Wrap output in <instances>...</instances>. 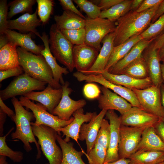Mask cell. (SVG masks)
Segmentation results:
<instances>
[{"label":"cell","mask_w":164,"mask_h":164,"mask_svg":"<svg viewBox=\"0 0 164 164\" xmlns=\"http://www.w3.org/2000/svg\"><path fill=\"white\" fill-rule=\"evenodd\" d=\"M159 5L140 12L130 11L118 19L114 32V46L135 36L141 34L146 30L151 24Z\"/></svg>","instance_id":"6da1fadb"},{"label":"cell","mask_w":164,"mask_h":164,"mask_svg":"<svg viewBox=\"0 0 164 164\" xmlns=\"http://www.w3.org/2000/svg\"><path fill=\"white\" fill-rule=\"evenodd\" d=\"M20 66L24 73L37 80L46 83L55 88H62L53 78L52 70L42 55H37L17 47Z\"/></svg>","instance_id":"7a4b0ae2"},{"label":"cell","mask_w":164,"mask_h":164,"mask_svg":"<svg viewBox=\"0 0 164 164\" xmlns=\"http://www.w3.org/2000/svg\"><path fill=\"white\" fill-rule=\"evenodd\" d=\"M11 102L15 111L14 122L16 125L15 131L11 134L12 138L20 140L23 143L24 149L27 152L32 150L30 143H34L37 151V158L38 159L41 156V151L39 144L33 133L31 125V121L35 118L33 114L25 109L15 97L12 98Z\"/></svg>","instance_id":"3957f363"},{"label":"cell","mask_w":164,"mask_h":164,"mask_svg":"<svg viewBox=\"0 0 164 164\" xmlns=\"http://www.w3.org/2000/svg\"><path fill=\"white\" fill-rule=\"evenodd\" d=\"M33 133L38 139V142L49 164H61L63 158L62 150L56 144L57 132L49 126L36 125L31 122Z\"/></svg>","instance_id":"277c9868"},{"label":"cell","mask_w":164,"mask_h":164,"mask_svg":"<svg viewBox=\"0 0 164 164\" xmlns=\"http://www.w3.org/2000/svg\"><path fill=\"white\" fill-rule=\"evenodd\" d=\"M49 38L50 50L55 58L70 72L74 68L73 45L56 26L52 24L50 28Z\"/></svg>","instance_id":"5b68a950"},{"label":"cell","mask_w":164,"mask_h":164,"mask_svg":"<svg viewBox=\"0 0 164 164\" xmlns=\"http://www.w3.org/2000/svg\"><path fill=\"white\" fill-rule=\"evenodd\" d=\"M85 20V44L100 51L101 48V43L106 36L114 32L116 23L100 17L94 19L87 17Z\"/></svg>","instance_id":"8992f818"},{"label":"cell","mask_w":164,"mask_h":164,"mask_svg":"<svg viewBox=\"0 0 164 164\" xmlns=\"http://www.w3.org/2000/svg\"><path fill=\"white\" fill-rule=\"evenodd\" d=\"M19 101L23 106L32 111L35 119V121L33 122L34 124L43 125L50 127L55 130L59 135H61L59 131V129L67 125L74 119V117H71L68 121L62 120L57 116L49 113L41 104L37 103L35 104L23 96L19 97Z\"/></svg>","instance_id":"52a82bcc"},{"label":"cell","mask_w":164,"mask_h":164,"mask_svg":"<svg viewBox=\"0 0 164 164\" xmlns=\"http://www.w3.org/2000/svg\"><path fill=\"white\" fill-rule=\"evenodd\" d=\"M47 84L24 73L16 77L6 88L0 91V98L4 101L17 95L24 96L33 91L43 90Z\"/></svg>","instance_id":"ba28073f"},{"label":"cell","mask_w":164,"mask_h":164,"mask_svg":"<svg viewBox=\"0 0 164 164\" xmlns=\"http://www.w3.org/2000/svg\"><path fill=\"white\" fill-rule=\"evenodd\" d=\"M146 128L121 125L118 147L119 159H129L136 152L143 132Z\"/></svg>","instance_id":"9c48e42d"},{"label":"cell","mask_w":164,"mask_h":164,"mask_svg":"<svg viewBox=\"0 0 164 164\" xmlns=\"http://www.w3.org/2000/svg\"><path fill=\"white\" fill-rule=\"evenodd\" d=\"M73 76L80 82L85 81L88 83L95 82L99 83L111 90L125 99L132 107L142 109L135 93L132 90L111 82L105 78L101 74H85L77 71L73 73Z\"/></svg>","instance_id":"30bf717a"},{"label":"cell","mask_w":164,"mask_h":164,"mask_svg":"<svg viewBox=\"0 0 164 164\" xmlns=\"http://www.w3.org/2000/svg\"><path fill=\"white\" fill-rule=\"evenodd\" d=\"M142 109L161 119L164 115L159 87L153 85L142 89L132 90Z\"/></svg>","instance_id":"8fae6325"},{"label":"cell","mask_w":164,"mask_h":164,"mask_svg":"<svg viewBox=\"0 0 164 164\" xmlns=\"http://www.w3.org/2000/svg\"><path fill=\"white\" fill-rule=\"evenodd\" d=\"M69 83L66 81L61 85L62 95L57 106L53 110L52 114L57 116L60 119L65 121L70 120L73 113L83 108L86 104V101L81 99L75 101L72 99L70 95L72 90L69 87Z\"/></svg>","instance_id":"7c38bea8"},{"label":"cell","mask_w":164,"mask_h":164,"mask_svg":"<svg viewBox=\"0 0 164 164\" xmlns=\"http://www.w3.org/2000/svg\"><path fill=\"white\" fill-rule=\"evenodd\" d=\"M121 125L136 127L153 126L161 119L158 116L143 109L132 107L121 116Z\"/></svg>","instance_id":"4fadbf2b"},{"label":"cell","mask_w":164,"mask_h":164,"mask_svg":"<svg viewBox=\"0 0 164 164\" xmlns=\"http://www.w3.org/2000/svg\"><path fill=\"white\" fill-rule=\"evenodd\" d=\"M105 115L109 121L111 132L109 144L104 163L112 162L119 159L118 147L121 125V116L119 117L114 110L107 111Z\"/></svg>","instance_id":"5bb4252c"},{"label":"cell","mask_w":164,"mask_h":164,"mask_svg":"<svg viewBox=\"0 0 164 164\" xmlns=\"http://www.w3.org/2000/svg\"><path fill=\"white\" fill-rule=\"evenodd\" d=\"M73 52L75 68L84 74L93 65L100 51L84 44L74 45Z\"/></svg>","instance_id":"9a60e30c"},{"label":"cell","mask_w":164,"mask_h":164,"mask_svg":"<svg viewBox=\"0 0 164 164\" xmlns=\"http://www.w3.org/2000/svg\"><path fill=\"white\" fill-rule=\"evenodd\" d=\"M100 89L102 94L97 99L98 107L101 110H115L122 115L132 107L126 100L109 89L102 86Z\"/></svg>","instance_id":"2e32d148"},{"label":"cell","mask_w":164,"mask_h":164,"mask_svg":"<svg viewBox=\"0 0 164 164\" xmlns=\"http://www.w3.org/2000/svg\"><path fill=\"white\" fill-rule=\"evenodd\" d=\"M47 86L42 91L30 92L24 96L32 101H36L42 104L47 110L52 114L61 98L63 90L61 88L57 89L47 84Z\"/></svg>","instance_id":"e0dca14e"},{"label":"cell","mask_w":164,"mask_h":164,"mask_svg":"<svg viewBox=\"0 0 164 164\" xmlns=\"http://www.w3.org/2000/svg\"><path fill=\"white\" fill-rule=\"evenodd\" d=\"M107 111L105 110H101L89 123H84L80 128L78 140L85 141L86 154H88L94 146L102 121Z\"/></svg>","instance_id":"ac0fdd59"},{"label":"cell","mask_w":164,"mask_h":164,"mask_svg":"<svg viewBox=\"0 0 164 164\" xmlns=\"http://www.w3.org/2000/svg\"><path fill=\"white\" fill-rule=\"evenodd\" d=\"M96 112H87L84 113L83 108L77 111L73 114L74 119L67 125L59 129V131L65 136L63 140L66 142H70V138L74 140L78 143V140L80 129L82 125L85 122H89L92 118L97 115Z\"/></svg>","instance_id":"d6986e66"},{"label":"cell","mask_w":164,"mask_h":164,"mask_svg":"<svg viewBox=\"0 0 164 164\" xmlns=\"http://www.w3.org/2000/svg\"><path fill=\"white\" fill-rule=\"evenodd\" d=\"M114 32L106 36L103 39L102 46L92 66L84 74H101L104 71L114 46Z\"/></svg>","instance_id":"ffe728a7"},{"label":"cell","mask_w":164,"mask_h":164,"mask_svg":"<svg viewBox=\"0 0 164 164\" xmlns=\"http://www.w3.org/2000/svg\"><path fill=\"white\" fill-rule=\"evenodd\" d=\"M37 15V8L33 14L26 13L16 19L8 20V29L17 30L22 32H32L40 38L41 36L36 28L40 26L42 22Z\"/></svg>","instance_id":"44dd1931"},{"label":"cell","mask_w":164,"mask_h":164,"mask_svg":"<svg viewBox=\"0 0 164 164\" xmlns=\"http://www.w3.org/2000/svg\"><path fill=\"white\" fill-rule=\"evenodd\" d=\"M101 74L111 82L131 90L144 89L153 85L149 77L143 79H137L124 74H113L107 70Z\"/></svg>","instance_id":"7402d4cb"},{"label":"cell","mask_w":164,"mask_h":164,"mask_svg":"<svg viewBox=\"0 0 164 164\" xmlns=\"http://www.w3.org/2000/svg\"><path fill=\"white\" fill-rule=\"evenodd\" d=\"M155 38L142 39L139 41L122 59L111 67L108 71L113 74H119L127 65L141 57L144 50Z\"/></svg>","instance_id":"603a6c76"},{"label":"cell","mask_w":164,"mask_h":164,"mask_svg":"<svg viewBox=\"0 0 164 164\" xmlns=\"http://www.w3.org/2000/svg\"><path fill=\"white\" fill-rule=\"evenodd\" d=\"M4 33L7 37L9 42L34 54L41 55V51L44 48L43 46L36 44L32 39V36L33 33L32 32L22 33L8 29Z\"/></svg>","instance_id":"cb8c5ba5"},{"label":"cell","mask_w":164,"mask_h":164,"mask_svg":"<svg viewBox=\"0 0 164 164\" xmlns=\"http://www.w3.org/2000/svg\"><path fill=\"white\" fill-rule=\"evenodd\" d=\"M40 38L44 43V49L41 51V55L44 57L50 67L55 81L62 85L65 82L63 78V75L68 74L69 71L66 67H62L57 63L56 59L50 49L48 36L45 32H43Z\"/></svg>","instance_id":"d4e9b609"},{"label":"cell","mask_w":164,"mask_h":164,"mask_svg":"<svg viewBox=\"0 0 164 164\" xmlns=\"http://www.w3.org/2000/svg\"><path fill=\"white\" fill-rule=\"evenodd\" d=\"M143 56L147 65L149 77L153 85L160 87L162 84L161 64L158 55V50L148 47Z\"/></svg>","instance_id":"484cf974"},{"label":"cell","mask_w":164,"mask_h":164,"mask_svg":"<svg viewBox=\"0 0 164 164\" xmlns=\"http://www.w3.org/2000/svg\"><path fill=\"white\" fill-rule=\"evenodd\" d=\"M138 151L164 152V143L153 126L147 127L144 130L136 151Z\"/></svg>","instance_id":"4316f807"},{"label":"cell","mask_w":164,"mask_h":164,"mask_svg":"<svg viewBox=\"0 0 164 164\" xmlns=\"http://www.w3.org/2000/svg\"><path fill=\"white\" fill-rule=\"evenodd\" d=\"M54 19L57 27L60 30L84 28L86 20L77 14L64 11L60 15H55Z\"/></svg>","instance_id":"83f0119b"},{"label":"cell","mask_w":164,"mask_h":164,"mask_svg":"<svg viewBox=\"0 0 164 164\" xmlns=\"http://www.w3.org/2000/svg\"><path fill=\"white\" fill-rule=\"evenodd\" d=\"M56 141L62 150L63 158L61 164H86L82 156L83 151H78L73 147V143L66 142L60 135L57 134Z\"/></svg>","instance_id":"f1b7e54d"},{"label":"cell","mask_w":164,"mask_h":164,"mask_svg":"<svg viewBox=\"0 0 164 164\" xmlns=\"http://www.w3.org/2000/svg\"><path fill=\"white\" fill-rule=\"evenodd\" d=\"M142 39L140 34L135 35L119 45L114 46L104 71H108L122 59L136 44Z\"/></svg>","instance_id":"f546056e"},{"label":"cell","mask_w":164,"mask_h":164,"mask_svg":"<svg viewBox=\"0 0 164 164\" xmlns=\"http://www.w3.org/2000/svg\"><path fill=\"white\" fill-rule=\"evenodd\" d=\"M17 46L9 42L0 49V71L20 66Z\"/></svg>","instance_id":"4dcf8cb0"},{"label":"cell","mask_w":164,"mask_h":164,"mask_svg":"<svg viewBox=\"0 0 164 164\" xmlns=\"http://www.w3.org/2000/svg\"><path fill=\"white\" fill-rule=\"evenodd\" d=\"M129 159L130 164H157L164 161V152L138 151Z\"/></svg>","instance_id":"1f68e13d"},{"label":"cell","mask_w":164,"mask_h":164,"mask_svg":"<svg viewBox=\"0 0 164 164\" xmlns=\"http://www.w3.org/2000/svg\"><path fill=\"white\" fill-rule=\"evenodd\" d=\"M124 74L135 78L143 79L149 77L145 59L142 55L132 62L121 72L119 74Z\"/></svg>","instance_id":"d6a6232c"},{"label":"cell","mask_w":164,"mask_h":164,"mask_svg":"<svg viewBox=\"0 0 164 164\" xmlns=\"http://www.w3.org/2000/svg\"><path fill=\"white\" fill-rule=\"evenodd\" d=\"M132 1L123 0L110 9L101 11L99 17L107 19L112 22L116 21L131 11Z\"/></svg>","instance_id":"836d02e7"},{"label":"cell","mask_w":164,"mask_h":164,"mask_svg":"<svg viewBox=\"0 0 164 164\" xmlns=\"http://www.w3.org/2000/svg\"><path fill=\"white\" fill-rule=\"evenodd\" d=\"M36 2V0H15L11 2L8 4L9 10L7 19H10L20 13L31 14L32 7Z\"/></svg>","instance_id":"e575fe53"},{"label":"cell","mask_w":164,"mask_h":164,"mask_svg":"<svg viewBox=\"0 0 164 164\" xmlns=\"http://www.w3.org/2000/svg\"><path fill=\"white\" fill-rule=\"evenodd\" d=\"M12 128L8 133L4 136L0 137V155L9 158L14 162H21L23 158V153L20 151H14L7 145L6 142L7 136L14 129Z\"/></svg>","instance_id":"d590c367"},{"label":"cell","mask_w":164,"mask_h":164,"mask_svg":"<svg viewBox=\"0 0 164 164\" xmlns=\"http://www.w3.org/2000/svg\"><path fill=\"white\" fill-rule=\"evenodd\" d=\"M164 32V14L150 26L140 35L143 39L155 38Z\"/></svg>","instance_id":"8d00e7d4"},{"label":"cell","mask_w":164,"mask_h":164,"mask_svg":"<svg viewBox=\"0 0 164 164\" xmlns=\"http://www.w3.org/2000/svg\"><path fill=\"white\" fill-rule=\"evenodd\" d=\"M107 150L101 145L95 143L94 147L86 155L89 164H104Z\"/></svg>","instance_id":"74e56055"},{"label":"cell","mask_w":164,"mask_h":164,"mask_svg":"<svg viewBox=\"0 0 164 164\" xmlns=\"http://www.w3.org/2000/svg\"><path fill=\"white\" fill-rule=\"evenodd\" d=\"M37 15L43 24L47 23L52 14L54 2L52 0H36Z\"/></svg>","instance_id":"f35d334b"},{"label":"cell","mask_w":164,"mask_h":164,"mask_svg":"<svg viewBox=\"0 0 164 164\" xmlns=\"http://www.w3.org/2000/svg\"><path fill=\"white\" fill-rule=\"evenodd\" d=\"M73 2L90 19L99 17L101 11V8L92 2L87 0H74Z\"/></svg>","instance_id":"ab89813d"},{"label":"cell","mask_w":164,"mask_h":164,"mask_svg":"<svg viewBox=\"0 0 164 164\" xmlns=\"http://www.w3.org/2000/svg\"><path fill=\"white\" fill-rule=\"evenodd\" d=\"M66 38L73 45L85 44L86 31L84 28L60 30Z\"/></svg>","instance_id":"60d3db41"},{"label":"cell","mask_w":164,"mask_h":164,"mask_svg":"<svg viewBox=\"0 0 164 164\" xmlns=\"http://www.w3.org/2000/svg\"><path fill=\"white\" fill-rule=\"evenodd\" d=\"M110 132V123L107 120L104 118L95 143L103 145L107 151L109 144Z\"/></svg>","instance_id":"b9f144b4"},{"label":"cell","mask_w":164,"mask_h":164,"mask_svg":"<svg viewBox=\"0 0 164 164\" xmlns=\"http://www.w3.org/2000/svg\"><path fill=\"white\" fill-rule=\"evenodd\" d=\"M8 7L6 0H0V34L4 33L8 29Z\"/></svg>","instance_id":"7bdbcfd3"},{"label":"cell","mask_w":164,"mask_h":164,"mask_svg":"<svg viewBox=\"0 0 164 164\" xmlns=\"http://www.w3.org/2000/svg\"><path fill=\"white\" fill-rule=\"evenodd\" d=\"M83 93L85 96L88 99H97L101 95V90L96 84L90 82L84 86Z\"/></svg>","instance_id":"ee69618b"},{"label":"cell","mask_w":164,"mask_h":164,"mask_svg":"<svg viewBox=\"0 0 164 164\" xmlns=\"http://www.w3.org/2000/svg\"><path fill=\"white\" fill-rule=\"evenodd\" d=\"M24 72L20 66L0 71V82L11 77H17L23 74Z\"/></svg>","instance_id":"f6af8a7d"},{"label":"cell","mask_w":164,"mask_h":164,"mask_svg":"<svg viewBox=\"0 0 164 164\" xmlns=\"http://www.w3.org/2000/svg\"><path fill=\"white\" fill-rule=\"evenodd\" d=\"M59 1L63 9L73 12L81 17L86 19L85 16L75 6L73 1L71 0H59Z\"/></svg>","instance_id":"bcb514c9"},{"label":"cell","mask_w":164,"mask_h":164,"mask_svg":"<svg viewBox=\"0 0 164 164\" xmlns=\"http://www.w3.org/2000/svg\"><path fill=\"white\" fill-rule=\"evenodd\" d=\"M163 0H145L136 11L140 12L152 8L159 4Z\"/></svg>","instance_id":"7dc6e473"},{"label":"cell","mask_w":164,"mask_h":164,"mask_svg":"<svg viewBox=\"0 0 164 164\" xmlns=\"http://www.w3.org/2000/svg\"><path fill=\"white\" fill-rule=\"evenodd\" d=\"M123 0H96L95 2L101 8V11L108 9L114 5L119 3Z\"/></svg>","instance_id":"c3c4849f"},{"label":"cell","mask_w":164,"mask_h":164,"mask_svg":"<svg viewBox=\"0 0 164 164\" xmlns=\"http://www.w3.org/2000/svg\"><path fill=\"white\" fill-rule=\"evenodd\" d=\"M0 109L9 116L12 121L14 122L15 119V113L5 104L1 98H0Z\"/></svg>","instance_id":"681fc988"},{"label":"cell","mask_w":164,"mask_h":164,"mask_svg":"<svg viewBox=\"0 0 164 164\" xmlns=\"http://www.w3.org/2000/svg\"><path fill=\"white\" fill-rule=\"evenodd\" d=\"M154 128L155 132L164 143V123L160 119Z\"/></svg>","instance_id":"f907efd6"},{"label":"cell","mask_w":164,"mask_h":164,"mask_svg":"<svg viewBox=\"0 0 164 164\" xmlns=\"http://www.w3.org/2000/svg\"><path fill=\"white\" fill-rule=\"evenodd\" d=\"M154 41V42L151 47L153 49L159 50L164 44V32L156 37Z\"/></svg>","instance_id":"816d5d0a"},{"label":"cell","mask_w":164,"mask_h":164,"mask_svg":"<svg viewBox=\"0 0 164 164\" xmlns=\"http://www.w3.org/2000/svg\"><path fill=\"white\" fill-rule=\"evenodd\" d=\"M164 14V0L160 3L153 18L151 24L156 21L160 16Z\"/></svg>","instance_id":"f5cc1de1"},{"label":"cell","mask_w":164,"mask_h":164,"mask_svg":"<svg viewBox=\"0 0 164 164\" xmlns=\"http://www.w3.org/2000/svg\"><path fill=\"white\" fill-rule=\"evenodd\" d=\"M7 114L0 109V135L3 136L4 124L6 121Z\"/></svg>","instance_id":"db71d44e"},{"label":"cell","mask_w":164,"mask_h":164,"mask_svg":"<svg viewBox=\"0 0 164 164\" xmlns=\"http://www.w3.org/2000/svg\"><path fill=\"white\" fill-rule=\"evenodd\" d=\"M143 1V0H132L131 5V11H136L140 7Z\"/></svg>","instance_id":"11a10c76"},{"label":"cell","mask_w":164,"mask_h":164,"mask_svg":"<svg viewBox=\"0 0 164 164\" xmlns=\"http://www.w3.org/2000/svg\"><path fill=\"white\" fill-rule=\"evenodd\" d=\"M9 43L8 38L5 33L0 34V49Z\"/></svg>","instance_id":"9f6ffc18"},{"label":"cell","mask_w":164,"mask_h":164,"mask_svg":"<svg viewBox=\"0 0 164 164\" xmlns=\"http://www.w3.org/2000/svg\"><path fill=\"white\" fill-rule=\"evenodd\" d=\"M104 164H130V160L129 159H121L112 162Z\"/></svg>","instance_id":"6f0895ef"},{"label":"cell","mask_w":164,"mask_h":164,"mask_svg":"<svg viewBox=\"0 0 164 164\" xmlns=\"http://www.w3.org/2000/svg\"><path fill=\"white\" fill-rule=\"evenodd\" d=\"M162 106L164 111V84H162L160 87Z\"/></svg>","instance_id":"680465c9"},{"label":"cell","mask_w":164,"mask_h":164,"mask_svg":"<svg viewBox=\"0 0 164 164\" xmlns=\"http://www.w3.org/2000/svg\"><path fill=\"white\" fill-rule=\"evenodd\" d=\"M158 55L160 61L164 58V44L158 50Z\"/></svg>","instance_id":"91938a15"},{"label":"cell","mask_w":164,"mask_h":164,"mask_svg":"<svg viewBox=\"0 0 164 164\" xmlns=\"http://www.w3.org/2000/svg\"><path fill=\"white\" fill-rule=\"evenodd\" d=\"M0 164H8L5 156L0 155Z\"/></svg>","instance_id":"94428289"},{"label":"cell","mask_w":164,"mask_h":164,"mask_svg":"<svg viewBox=\"0 0 164 164\" xmlns=\"http://www.w3.org/2000/svg\"><path fill=\"white\" fill-rule=\"evenodd\" d=\"M161 68L162 71V77L163 80V82L164 84V63L161 64Z\"/></svg>","instance_id":"6125c7cd"},{"label":"cell","mask_w":164,"mask_h":164,"mask_svg":"<svg viewBox=\"0 0 164 164\" xmlns=\"http://www.w3.org/2000/svg\"><path fill=\"white\" fill-rule=\"evenodd\" d=\"M161 119L164 123V115Z\"/></svg>","instance_id":"be15d7a7"},{"label":"cell","mask_w":164,"mask_h":164,"mask_svg":"<svg viewBox=\"0 0 164 164\" xmlns=\"http://www.w3.org/2000/svg\"><path fill=\"white\" fill-rule=\"evenodd\" d=\"M157 164H164V161L162 162H160L159 163H158Z\"/></svg>","instance_id":"e7e4bbea"},{"label":"cell","mask_w":164,"mask_h":164,"mask_svg":"<svg viewBox=\"0 0 164 164\" xmlns=\"http://www.w3.org/2000/svg\"><path fill=\"white\" fill-rule=\"evenodd\" d=\"M161 61H162L163 63H164V58L161 60Z\"/></svg>","instance_id":"03108f58"}]
</instances>
